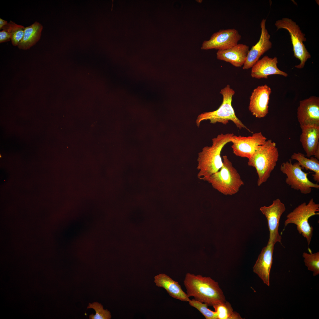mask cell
<instances>
[{"label": "cell", "instance_id": "cell-1", "mask_svg": "<svg viewBox=\"0 0 319 319\" xmlns=\"http://www.w3.org/2000/svg\"><path fill=\"white\" fill-rule=\"evenodd\" d=\"M183 283L188 296L213 306L226 301L225 297L218 282L210 277L187 273Z\"/></svg>", "mask_w": 319, "mask_h": 319}, {"label": "cell", "instance_id": "cell-2", "mask_svg": "<svg viewBox=\"0 0 319 319\" xmlns=\"http://www.w3.org/2000/svg\"><path fill=\"white\" fill-rule=\"evenodd\" d=\"M232 133L219 134L212 139V144L205 146L198 153L197 169L200 179L208 177L217 172L223 165L221 152L227 143L231 142Z\"/></svg>", "mask_w": 319, "mask_h": 319}, {"label": "cell", "instance_id": "cell-3", "mask_svg": "<svg viewBox=\"0 0 319 319\" xmlns=\"http://www.w3.org/2000/svg\"><path fill=\"white\" fill-rule=\"evenodd\" d=\"M279 157L276 143L269 139L259 146L248 159V165L254 167L258 174V186L266 182L270 177L276 166Z\"/></svg>", "mask_w": 319, "mask_h": 319}, {"label": "cell", "instance_id": "cell-4", "mask_svg": "<svg viewBox=\"0 0 319 319\" xmlns=\"http://www.w3.org/2000/svg\"><path fill=\"white\" fill-rule=\"evenodd\" d=\"M222 161V166L219 170L202 180L208 182L224 195H232L237 193L244 183L226 155L223 156Z\"/></svg>", "mask_w": 319, "mask_h": 319}, {"label": "cell", "instance_id": "cell-5", "mask_svg": "<svg viewBox=\"0 0 319 319\" xmlns=\"http://www.w3.org/2000/svg\"><path fill=\"white\" fill-rule=\"evenodd\" d=\"M220 93L223 96V100L220 106L215 110L203 113L199 115L196 122L197 126L199 127L201 123L205 120H209L211 123H219L225 125H227L230 121L239 129L245 128L251 132L235 114L232 105V97L235 93V91L230 88L229 85L227 84L221 90Z\"/></svg>", "mask_w": 319, "mask_h": 319}, {"label": "cell", "instance_id": "cell-6", "mask_svg": "<svg viewBox=\"0 0 319 319\" xmlns=\"http://www.w3.org/2000/svg\"><path fill=\"white\" fill-rule=\"evenodd\" d=\"M319 204L316 203L313 198L307 204L303 202L295 208L287 216L284 223V227L289 224H295L298 232L305 237L308 245L310 244L313 229L308 222L311 217L319 215Z\"/></svg>", "mask_w": 319, "mask_h": 319}, {"label": "cell", "instance_id": "cell-7", "mask_svg": "<svg viewBox=\"0 0 319 319\" xmlns=\"http://www.w3.org/2000/svg\"><path fill=\"white\" fill-rule=\"evenodd\" d=\"M275 25L277 30L284 29L287 30L290 35L293 46L294 56L300 61V63L295 67L299 69L303 68L307 60L311 56L306 49L303 42L306 40L305 35L303 33L299 25L292 19L283 18L276 21Z\"/></svg>", "mask_w": 319, "mask_h": 319}, {"label": "cell", "instance_id": "cell-8", "mask_svg": "<svg viewBox=\"0 0 319 319\" xmlns=\"http://www.w3.org/2000/svg\"><path fill=\"white\" fill-rule=\"evenodd\" d=\"M298 162L292 164L291 159L284 162L280 167L281 172L287 176L286 183L294 190L300 191L303 194L311 193L312 188H319V185L313 183L308 178L309 173L302 170Z\"/></svg>", "mask_w": 319, "mask_h": 319}, {"label": "cell", "instance_id": "cell-9", "mask_svg": "<svg viewBox=\"0 0 319 319\" xmlns=\"http://www.w3.org/2000/svg\"><path fill=\"white\" fill-rule=\"evenodd\" d=\"M266 139L267 138L261 132L248 136L234 135L231 139V142L232 143L231 147L235 155L249 159Z\"/></svg>", "mask_w": 319, "mask_h": 319}, {"label": "cell", "instance_id": "cell-10", "mask_svg": "<svg viewBox=\"0 0 319 319\" xmlns=\"http://www.w3.org/2000/svg\"><path fill=\"white\" fill-rule=\"evenodd\" d=\"M260 210L267 220L269 231L268 243L275 245L277 242H281V237L279 233V228L281 217L286 210L284 204L279 199L277 198L270 205L261 207Z\"/></svg>", "mask_w": 319, "mask_h": 319}, {"label": "cell", "instance_id": "cell-11", "mask_svg": "<svg viewBox=\"0 0 319 319\" xmlns=\"http://www.w3.org/2000/svg\"><path fill=\"white\" fill-rule=\"evenodd\" d=\"M241 38V36L235 29L220 30L213 34L209 40L204 41L201 48L218 50L228 49L237 44Z\"/></svg>", "mask_w": 319, "mask_h": 319}, {"label": "cell", "instance_id": "cell-12", "mask_svg": "<svg viewBox=\"0 0 319 319\" xmlns=\"http://www.w3.org/2000/svg\"><path fill=\"white\" fill-rule=\"evenodd\" d=\"M297 114L300 126H319V98L312 96L300 101Z\"/></svg>", "mask_w": 319, "mask_h": 319}, {"label": "cell", "instance_id": "cell-13", "mask_svg": "<svg viewBox=\"0 0 319 319\" xmlns=\"http://www.w3.org/2000/svg\"><path fill=\"white\" fill-rule=\"evenodd\" d=\"M271 89L266 84L258 86L251 93L248 109L258 118L265 117L268 113V103Z\"/></svg>", "mask_w": 319, "mask_h": 319}, {"label": "cell", "instance_id": "cell-14", "mask_svg": "<svg viewBox=\"0 0 319 319\" xmlns=\"http://www.w3.org/2000/svg\"><path fill=\"white\" fill-rule=\"evenodd\" d=\"M266 19H263L260 23L261 33L259 40L249 50L242 66L243 69H249L259 60L260 57L272 47L270 35L266 28Z\"/></svg>", "mask_w": 319, "mask_h": 319}, {"label": "cell", "instance_id": "cell-15", "mask_svg": "<svg viewBox=\"0 0 319 319\" xmlns=\"http://www.w3.org/2000/svg\"><path fill=\"white\" fill-rule=\"evenodd\" d=\"M274 245L268 243L262 249L253 267V271L263 283L270 285V274L273 263Z\"/></svg>", "mask_w": 319, "mask_h": 319}, {"label": "cell", "instance_id": "cell-16", "mask_svg": "<svg viewBox=\"0 0 319 319\" xmlns=\"http://www.w3.org/2000/svg\"><path fill=\"white\" fill-rule=\"evenodd\" d=\"M278 62L277 57H269L264 56L258 60L251 67V76L258 79H267L268 76L278 74L287 77L288 74L280 70L277 66Z\"/></svg>", "mask_w": 319, "mask_h": 319}, {"label": "cell", "instance_id": "cell-17", "mask_svg": "<svg viewBox=\"0 0 319 319\" xmlns=\"http://www.w3.org/2000/svg\"><path fill=\"white\" fill-rule=\"evenodd\" d=\"M249 49V47L245 44H238L228 49L218 50L217 58L230 63L236 67H241L245 61Z\"/></svg>", "mask_w": 319, "mask_h": 319}, {"label": "cell", "instance_id": "cell-18", "mask_svg": "<svg viewBox=\"0 0 319 319\" xmlns=\"http://www.w3.org/2000/svg\"><path fill=\"white\" fill-rule=\"evenodd\" d=\"M154 282L156 286L164 288L172 297L183 302L190 300L178 282L166 274L161 273L155 276Z\"/></svg>", "mask_w": 319, "mask_h": 319}, {"label": "cell", "instance_id": "cell-19", "mask_svg": "<svg viewBox=\"0 0 319 319\" xmlns=\"http://www.w3.org/2000/svg\"><path fill=\"white\" fill-rule=\"evenodd\" d=\"M302 133L300 141L308 158L314 156L319 146V126H300Z\"/></svg>", "mask_w": 319, "mask_h": 319}, {"label": "cell", "instance_id": "cell-20", "mask_svg": "<svg viewBox=\"0 0 319 319\" xmlns=\"http://www.w3.org/2000/svg\"><path fill=\"white\" fill-rule=\"evenodd\" d=\"M43 29L42 25L36 21L25 27L23 37L17 46L18 48L26 50L35 45L40 38Z\"/></svg>", "mask_w": 319, "mask_h": 319}, {"label": "cell", "instance_id": "cell-21", "mask_svg": "<svg viewBox=\"0 0 319 319\" xmlns=\"http://www.w3.org/2000/svg\"><path fill=\"white\" fill-rule=\"evenodd\" d=\"M305 156L300 152L294 153L292 155L291 158L297 160L302 169L305 168L307 170L313 171L314 172V174L312 175L313 180L317 183H319V160L315 157H311L310 158H309Z\"/></svg>", "mask_w": 319, "mask_h": 319}, {"label": "cell", "instance_id": "cell-22", "mask_svg": "<svg viewBox=\"0 0 319 319\" xmlns=\"http://www.w3.org/2000/svg\"><path fill=\"white\" fill-rule=\"evenodd\" d=\"M215 310L217 319H241L240 315L234 311L228 302L226 301L217 303L213 306Z\"/></svg>", "mask_w": 319, "mask_h": 319}, {"label": "cell", "instance_id": "cell-23", "mask_svg": "<svg viewBox=\"0 0 319 319\" xmlns=\"http://www.w3.org/2000/svg\"><path fill=\"white\" fill-rule=\"evenodd\" d=\"M25 28L23 26L18 25L10 20L2 29L8 32L12 45L14 46H17L23 37Z\"/></svg>", "mask_w": 319, "mask_h": 319}, {"label": "cell", "instance_id": "cell-24", "mask_svg": "<svg viewBox=\"0 0 319 319\" xmlns=\"http://www.w3.org/2000/svg\"><path fill=\"white\" fill-rule=\"evenodd\" d=\"M308 250L310 253L304 252L302 257L308 270L312 271L313 275L315 276L319 274V252L313 253L310 248Z\"/></svg>", "mask_w": 319, "mask_h": 319}, {"label": "cell", "instance_id": "cell-25", "mask_svg": "<svg viewBox=\"0 0 319 319\" xmlns=\"http://www.w3.org/2000/svg\"><path fill=\"white\" fill-rule=\"evenodd\" d=\"M190 305L198 310L206 319H217V314L208 308V305L195 299L190 300L188 302Z\"/></svg>", "mask_w": 319, "mask_h": 319}, {"label": "cell", "instance_id": "cell-26", "mask_svg": "<svg viewBox=\"0 0 319 319\" xmlns=\"http://www.w3.org/2000/svg\"><path fill=\"white\" fill-rule=\"evenodd\" d=\"M92 308L96 312L95 315H90L89 318L91 319H110L111 318L110 313L107 309L104 310L102 305L97 302L89 303L87 309Z\"/></svg>", "mask_w": 319, "mask_h": 319}, {"label": "cell", "instance_id": "cell-27", "mask_svg": "<svg viewBox=\"0 0 319 319\" xmlns=\"http://www.w3.org/2000/svg\"><path fill=\"white\" fill-rule=\"evenodd\" d=\"M10 40V35L7 31L2 30L0 32V43L8 41Z\"/></svg>", "mask_w": 319, "mask_h": 319}, {"label": "cell", "instance_id": "cell-28", "mask_svg": "<svg viewBox=\"0 0 319 319\" xmlns=\"http://www.w3.org/2000/svg\"><path fill=\"white\" fill-rule=\"evenodd\" d=\"M8 23V22L4 20L1 18H0V30H1L2 27L7 25Z\"/></svg>", "mask_w": 319, "mask_h": 319}]
</instances>
